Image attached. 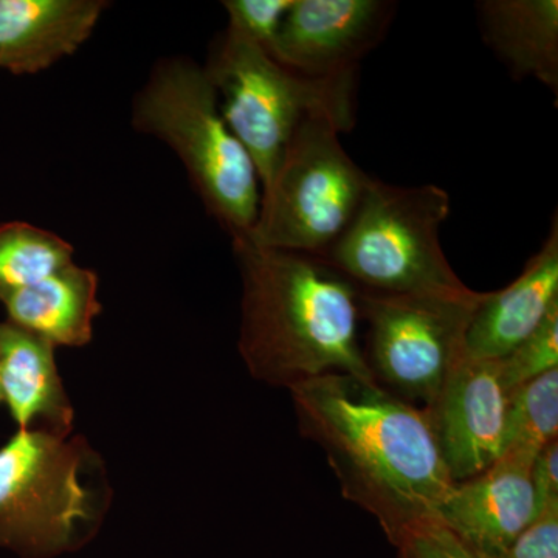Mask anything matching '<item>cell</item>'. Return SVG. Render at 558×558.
<instances>
[{"label": "cell", "mask_w": 558, "mask_h": 558, "mask_svg": "<svg viewBox=\"0 0 558 558\" xmlns=\"http://www.w3.org/2000/svg\"><path fill=\"white\" fill-rule=\"evenodd\" d=\"M304 438L325 451L341 495L371 513L392 545L438 520L453 486L424 410L349 374L290 388Z\"/></svg>", "instance_id": "6da1fadb"}, {"label": "cell", "mask_w": 558, "mask_h": 558, "mask_svg": "<svg viewBox=\"0 0 558 558\" xmlns=\"http://www.w3.org/2000/svg\"><path fill=\"white\" fill-rule=\"evenodd\" d=\"M233 250L242 277L240 352L256 380L288 389L333 373L373 380L351 281L307 253L244 238Z\"/></svg>", "instance_id": "7a4b0ae2"}, {"label": "cell", "mask_w": 558, "mask_h": 558, "mask_svg": "<svg viewBox=\"0 0 558 558\" xmlns=\"http://www.w3.org/2000/svg\"><path fill=\"white\" fill-rule=\"evenodd\" d=\"M132 123L178 154L205 208L231 240L247 236L259 213L258 171L223 120L204 69L189 58L157 62L135 98Z\"/></svg>", "instance_id": "3957f363"}, {"label": "cell", "mask_w": 558, "mask_h": 558, "mask_svg": "<svg viewBox=\"0 0 558 558\" xmlns=\"http://www.w3.org/2000/svg\"><path fill=\"white\" fill-rule=\"evenodd\" d=\"M100 454L81 436L21 432L0 449V548L49 558L94 537L109 508Z\"/></svg>", "instance_id": "277c9868"}, {"label": "cell", "mask_w": 558, "mask_h": 558, "mask_svg": "<svg viewBox=\"0 0 558 558\" xmlns=\"http://www.w3.org/2000/svg\"><path fill=\"white\" fill-rule=\"evenodd\" d=\"M450 196L438 185L398 186L373 179L347 231L319 258L360 292L468 295L440 244Z\"/></svg>", "instance_id": "5b68a950"}, {"label": "cell", "mask_w": 558, "mask_h": 558, "mask_svg": "<svg viewBox=\"0 0 558 558\" xmlns=\"http://www.w3.org/2000/svg\"><path fill=\"white\" fill-rule=\"evenodd\" d=\"M204 70L218 94L220 113L255 163L263 189L310 117L329 112L355 124L357 76L307 78L233 28L222 33Z\"/></svg>", "instance_id": "8992f818"}, {"label": "cell", "mask_w": 558, "mask_h": 558, "mask_svg": "<svg viewBox=\"0 0 558 558\" xmlns=\"http://www.w3.org/2000/svg\"><path fill=\"white\" fill-rule=\"evenodd\" d=\"M352 128L329 112L301 124L260 193L258 218L244 240L260 248L314 256L325 255L339 241L373 180L341 145L340 134Z\"/></svg>", "instance_id": "52a82bcc"}, {"label": "cell", "mask_w": 558, "mask_h": 558, "mask_svg": "<svg viewBox=\"0 0 558 558\" xmlns=\"http://www.w3.org/2000/svg\"><path fill=\"white\" fill-rule=\"evenodd\" d=\"M484 292L468 295H381L360 292L363 344L371 377L391 395L425 409L465 355L473 312Z\"/></svg>", "instance_id": "ba28073f"}, {"label": "cell", "mask_w": 558, "mask_h": 558, "mask_svg": "<svg viewBox=\"0 0 558 558\" xmlns=\"http://www.w3.org/2000/svg\"><path fill=\"white\" fill-rule=\"evenodd\" d=\"M396 9L389 0H295L270 54L307 78L357 76L360 61L384 40Z\"/></svg>", "instance_id": "9c48e42d"}, {"label": "cell", "mask_w": 558, "mask_h": 558, "mask_svg": "<svg viewBox=\"0 0 558 558\" xmlns=\"http://www.w3.org/2000/svg\"><path fill=\"white\" fill-rule=\"evenodd\" d=\"M508 398L499 360L465 354L422 409L453 483L480 475L505 453Z\"/></svg>", "instance_id": "30bf717a"}, {"label": "cell", "mask_w": 558, "mask_h": 558, "mask_svg": "<svg viewBox=\"0 0 558 558\" xmlns=\"http://www.w3.org/2000/svg\"><path fill=\"white\" fill-rule=\"evenodd\" d=\"M534 461L505 453L480 475L453 483L438 520L473 549L498 558L537 520L531 481Z\"/></svg>", "instance_id": "8fae6325"}, {"label": "cell", "mask_w": 558, "mask_h": 558, "mask_svg": "<svg viewBox=\"0 0 558 558\" xmlns=\"http://www.w3.org/2000/svg\"><path fill=\"white\" fill-rule=\"evenodd\" d=\"M558 303V219L550 220L548 238L527 260L523 271L508 288L484 292L473 312L465 354L472 359L508 357L521 341L542 325Z\"/></svg>", "instance_id": "7c38bea8"}, {"label": "cell", "mask_w": 558, "mask_h": 558, "mask_svg": "<svg viewBox=\"0 0 558 558\" xmlns=\"http://www.w3.org/2000/svg\"><path fill=\"white\" fill-rule=\"evenodd\" d=\"M102 0H0V69L32 75L70 57L90 38Z\"/></svg>", "instance_id": "4fadbf2b"}, {"label": "cell", "mask_w": 558, "mask_h": 558, "mask_svg": "<svg viewBox=\"0 0 558 558\" xmlns=\"http://www.w3.org/2000/svg\"><path fill=\"white\" fill-rule=\"evenodd\" d=\"M0 387L21 432L69 438L73 407L54 360V347L35 333L0 323Z\"/></svg>", "instance_id": "5bb4252c"}, {"label": "cell", "mask_w": 558, "mask_h": 558, "mask_svg": "<svg viewBox=\"0 0 558 558\" xmlns=\"http://www.w3.org/2000/svg\"><path fill=\"white\" fill-rule=\"evenodd\" d=\"M481 35L513 78H534L558 94L557 0H483Z\"/></svg>", "instance_id": "9a60e30c"}, {"label": "cell", "mask_w": 558, "mask_h": 558, "mask_svg": "<svg viewBox=\"0 0 558 558\" xmlns=\"http://www.w3.org/2000/svg\"><path fill=\"white\" fill-rule=\"evenodd\" d=\"M95 271L70 264L2 300L9 322L57 347L80 348L94 336L101 312Z\"/></svg>", "instance_id": "2e32d148"}, {"label": "cell", "mask_w": 558, "mask_h": 558, "mask_svg": "<svg viewBox=\"0 0 558 558\" xmlns=\"http://www.w3.org/2000/svg\"><path fill=\"white\" fill-rule=\"evenodd\" d=\"M73 264V247L27 222L0 223V301Z\"/></svg>", "instance_id": "e0dca14e"}, {"label": "cell", "mask_w": 558, "mask_h": 558, "mask_svg": "<svg viewBox=\"0 0 558 558\" xmlns=\"http://www.w3.org/2000/svg\"><path fill=\"white\" fill-rule=\"evenodd\" d=\"M558 439V368L510 389L505 453L535 459ZM502 453V454H505Z\"/></svg>", "instance_id": "ac0fdd59"}, {"label": "cell", "mask_w": 558, "mask_h": 558, "mask_svg": "<svg viewBox=\"0 0 558 558\" xmlns=\"http://www.w3.org/2000/svg\"><path fill=\"white\" fill-rule=\"evenodd\" d=\"M499 366L508 391L558 368V303L526 340L499 360Z\"/></svg>", "instance_id": "d6986e66"}, {"label": "cell", "mask_w": 558, "mask_h": 558, "mask_svg": "<svg viewBox=\"0 0 558 558\" xmlns=\"http://www.w3.org/2000/svg\"><path fill=\"white\" fill-rule=\"evenodd\" d=\"M293 2L295 0H227L222 5L229 14L230 28L271 53Z\"/></svg>", "instance_id": "ffe728a7"}, {"label": "cell", "mask_w": 558, "mask_h": 558, "mask_svg": "<svg viewBox=\"0 0 558 558\" xmlns=\"http://www.w3.org/2000/svg\"><path fill=\"white\" fill-rule=\"evenodd\" d=\"M396 548L405 558H488L462 542L439 520H429L410 529Z\"/></svg>", "instance_id": "44dd1931"}, {"label": "cell", "mask_w": 558, "mask_h": 558, "mask_svg": "<svg viewBox=\"0 0 558 558\" xmlns=\"http://www.w3.org/2000/svg\"><path fill=\"white\" fill-rule=\"evenodd\" d=\"M498 558H558V510L538 517Z\"/></svg>", "instance_id": "7402d4cb"}, {"label": "cell", "mask_w": 558, "mask_h": 558, "mask_svg": "<svg viewBox=\"0 0 558 558\" xmlns=\"http://www.w3.org/2000/svg\"><path fill=\"white\" fill-rule=\"evenodd\" d=\"M535 515L558 510V439L543 447L531 470Z\"/></svg>", "instance_id": "603a6c76"}, {"label": "cell", "mask_w": 558, "mask_h": 558, "mask_svg": "<svg viewBox=\"0 0 558 558\" xmlns=\"http://www.w3.org/2000/svg\"><path fill=\"white\" fill-rule=\"evenodd\" d=\"M3 402V396H2V387H0V403Z\"/></svg>", "instance_id": "cb8c5ba5"}, {"label": "cell", "mask_w": 558, "mask_h": 558, "mask_svg": "<svg viewBox=\"0 0 558 558\" xmlns=\"http://www.w3.org/2000/svg\"><path fill=\"white\" fill-rule=\"evenodd\" d=\"M399 558H405V557H403V556H400V554H399Z\"/></svg>", "instance_id": "d4e9b609"}]
</instances>
